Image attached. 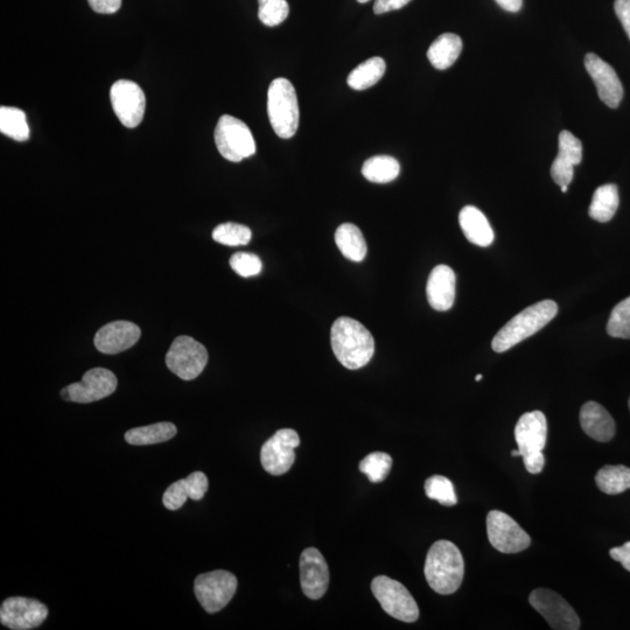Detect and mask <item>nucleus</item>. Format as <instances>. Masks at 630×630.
Listing matches in <instances>:
<instances>
[{
    "label": "nucleus",
    "mask_w": 630,
    "mask_h": 630,
    "mask_svg": "<svg viewBox=\"0 0 630 630\" xmlns=\"http://www.w3.org/2000/svg\"><path fill=\"white\" fill-rule=\"evenodd\" d=\"M331 343L336 359L350 370L367 366L375 353L373 335L352 318L341 317L334 322Z\"/></svg>",
    "instance_id": "obj_1"
},
{
    "label": "nucleus",
    "mask_w": 630,
    "mask_h": 630,
    "mask_svg": "<svg viewBox=\"0 0 630 630\" xmlns=\"http://www.w3.org/2000/svg\"><path fill=\"white\" fill-rule=\"evenodd\" d=\"M425 578L434 592L450 595L457 592L464 580L465 562L458 546L438 541L427 552Z\"/></svg>",
    "instance_id": "obj_2"
},
{
    "label": "nucleus",
    "mask_w": 630,
    "mask_h": 630,
    "mask_svg": "<svg viewBox=\"0 0 630 630\" xmlns=\"http://www.w3.org/2000/svg\"><path fill=\"white\" fill-rule=\"evenodd\" d=\"M558 305L552 300H543L525 308L504 325L495 335L492 348L496 353L507 352L518 343L541 331L556 317Z\"/></svg>",
    "instance_id": "obj_3"
},
{
    "label": "nucleus",
    "mask_w": 630,
    "mask_h": 630,
    "mask_svg": "<svg viewBox=\"0 0 630 630\" xmlns=\"http://www.w3.org/2000/svg\"><path fill=\"white\" fill-rule=\"evenodd\" d=\"M515 439L527 471L530 474L542 473L545 465L543 450L548 439V422L544 413H524L516 424Z\"/></svg>",
    "instance_id": "obj_4"
},
{
    "label": "nucleus",
    "mask_w": 630,
    "mask_h": 630,
    "mask_svg": "<svg viewBox=\"0 0 630 630\" xmlns=\"http://www.w3.org/2000/svg\"><path fill=\"white\" fill-rule=\"evenodd\" d=\"M268 115L273 131L283 139L296 135L299 126V104L293 84L279 77L268 91Z\"/></svg>",
    "instance_id": "obj_5"
},
{
    "label": "nucleus",
    "mask_w": 630,
    "mask_h": 630,
    "mask_svg": "<svg viewBox=\"0 0 630 630\" xmlns=\"http://www.w3.org/2000/svg\"><path fill=\"white\" fill-rule=\"evenodd\" d=\"M215 144L221 156L233 163H240L256 153V142L249 126L230 115H223L217 122Z\"/></svg>",
    "instance_id": "obj_6"
},
{
    "label": "nucleus",
    "mask_w": 630,
    "mask_h": 630,
    "mask_svg": "<svg viewBox=\"0 0 630 630\" xmlns=\"http://www.w3.org/2000/svg\"><path fill=\"white\" fill-rule=\"evenodd\" d=\"M371 591L392 618L403 622H415L419 618V608L411 593L403 584L387 576L376 577L371 583Z\"/></svg>",
    "instance_id": "obj_7"
},
{
    "label": "nucleus",
    "mask_w": 630,
    "mask_h": 630,
    "mask_svg": "<svg viewBox=\"0 0 630 630\" xmlns=\"http://www.w3.org/2000/svg\"><path fill=\"white\" fill-rule=\"evenodd\" d=\"M237 578L223 570L200 574L195 579L194 593L207 613L214 614L226 607L237 591Z\"/></svg>",
    "instance_id": "obj_8"
},
{
    "label": "nucleus",
    "mask_w": 630,
    "mask_h": 630,
    "mask_svg": "<svg viewBox=\"0 0 630 630\" xmlns=\"http://www.w3.org/2000/svg\"><path fill=\"white\" fill-rule=\"evenodd\" d=\"M208 362V352L202 343L191 336L182 335L175 339L166 355V366L184 381L198 377Z\"/></svg>",
    "instance_id": "obj_9"
},
{
    "label": "nucleus",
    "mask_w": 630,
    "mask_h": 630,
    "mask_svg": "<svg viewBox=\"0 0 630 630\" xmlns=\"http://www.w3.org/2000/svg\"><path fill=\"white\" fill-rule=\"evenodd\" d=\"M117 385V377L112 371L94 368L83 375L81 382L70 384L62 389L61 397L68 402L93 403L114 394Z\"/></svg>",
    "instance_id": "obj_10"
},
{
    "label": "nucleus",
    "mask_w": 630,
    "mask_h": 630,
    "mask_svg": "<svg viewBox=\"0 0 630 630\" xmlns=\"http://www.w3.org/2000/svg\"><path fill=\"white\" fill-rule=\"evenodd\" d=\"M487 535L493 548L502 553H518L528 549L531 538L518 523L500 510L489 511Z\"/></svg>",
    "instance_id": "obj_11"
},
{
    "label": "nucleus",
    "mask_w": 630,
    "mask_h": 630,
    "mask_svg": "<svg viewBox=\"0 0 630 630\" xmlns=\"http://www.w3.org/2000/svg\"><path fill=\"white\" fill-rule=\"evenodd\" d=\"M300 445L299 434L292 429H282L265 441L261 450V462L266 472L280 476L290 471L296 461L294 450Z\"/></svg>",
    "instance_id": "obj_12"
},
{
    "label": "nucleus",
    "mask_w": 630,
    "mask_h": 630,
    "mask_svg": "<svg viewBox=\"0 0 630 630\" xmlns=\"http://www.w3.org/2000/svg\"><path fill=\"white\" fill-rule=\"evenodd\" d=\"M112 109L126 128L133 129L142 123L146 98L142 88L136 82L119 80L110 89Z\"/></svg>",
    "instance_id": "obj_13"
},
{
    "label": "nucleus",
    "mask_w": 630,
    "mask_h": 630,
    "mask_svg": "<svg viewBox=\"0 0 630 630\" xmlns=\"http://www.w3.org/2000/svg\"><path fill=\"white\" fill-rule=\"evenodd\" d=\"M529 602L552 629L577 630L580 628L579 616L556 592L548 588H537L531 592Z\"/></svg>",
    "instance_id": "obj_14"
},
{
    "label": "nucleus",
    "mask_w": 630,
    "mask_h": 630,
    "mask_svg": "<svg viewBox=\"0 0 630 630\" xmlns=\"http://www.w3.org/2000/svg\"><path fill=\"white\" fill-rule=\"evenodd\" d=\"M48 608L35 599L13 597L0 608V622L13 630L38 628L47 619Z\"/></svg>",
    "instance_id": "obj_15"
},
{
    "label": "nucleus",
    "mask_w": 630,
    "mask_h": 630,
    "mask_svg": "<svg viewBox=\"0 0 630 630\" xmlns=\"http://www.w3.org/2000/svg\"><path fill=\"white\" fill-rule=\"evenodd\" d=\"M301 590L307 598L319 600L329 586V569L324 556L315 548H308L300 557Z\"/></svg>",
    "instance_id": "obj_16"
},
{
    "label": "nucleus",
    "mask_w": 630,
    "mask_h": 630,
    "mask_svg": "<svg viewBox=\"0 0 630 630\" xmlns=\"http://www.w3.org/2000/svg\"><path fill=\"white\" fill-rule=\"evenodd\" d=\"M585 68L598 89L600 100L609 108H618L623 98V87L615 70L593 53L585 56Z\"/></svg>",
    "instance_id": "obj_17"
},
{
    "label": "nucleus",
    "mask_w": 630,
    "mask_h": 630,
    "mask_svg": "<svg viewBox=\"0 0 630 630\" xmlns=\"http://www.w3.org/2000/svg\"><path fill=\"white\" fill-rule=\"evenodd\" d=\"M140 334V328L133 322L114 321L96 333L94 343L98 352L118 354L135 346Z\"/></svg>",
    "instance_id": "obj_18"
},
{
    "label": "nucleus",
    "mask_w": 630,
    "mask_h": 630,
    "mask_svg": "<svg viewBox=\"0 0 630 630\" xmlns=\"http://www.w3.org/2000/svg\"><path fill=\"white\" fill-rule=\"evenodd\" d=\"M559 152L551 166V177L559 187L569 186L573 180L574 166L583 159V144L570 131H562L558 138Z\"/></svg>",
    "instance_id": "obj_19"
},
{
    "label": "nucleus",
    "mask_w": 630,
    "mask_h": 630,
    "mask_svg": "<svg viewBox=\"0 0 630 630\" xmlns=\"http://www.w3.org/2000/svg\"><path fill=\"white\" fill-rule=\"evenodd\" d=\"M455 284H457V278L450 266L438 265L432 270L427 280L426 294L433 310L445 312L452 308L455 300Z\"/></svg>",
    "instance_id": "obj_20"
},
{
    "label": "nucleus",
    "mask_w": 630,
    "mask_h": 630,
    "mask_svg": "<svg viewBox=\"0 0 630 630\" xmlns=\"http://www.w3.org/2000/svg\"><path fill=\"white\" fill-rule=\"evenodd\" d=\"M580 425L588 437L607 443L615 436V422L609 412L597 402H587L580 410Z\"/></svg>",
    "instance_id": "obj_21"
},
{
    "label": "nucleus",
    "mask_w": 630,
    "mask_h": 630,
    "mask_svg": "<svg viewBox=\"0 0 630 630\" xmlns=\"http://www.w3.org/2000/svg\"><path fill=\"white\" fill-rule=\"evenodd\" d=\"M459 222L467 240L478 247L487 248L494 242V231L487 217L473 206L462 208Z\"/></svg>",
    "instance_id": "obj_22"
},
{
    "label": "nucleus",
    "mask_w": 630,
    "mask_h": 630,
    "mask_svg": "<svg viewBox=\"0 0 630 630\" xmlns=\"http://www.w3.org/2000/svg\"><path fill=\"white\" fill-rule=\"evenodd\" d=\"M462 51V40L454 33L441 34L427 51V58L431 65L439 70H445L454 65Z\"/></svg>",
    "instance_id": "obj_23"
},
{
    "label": "nucleus",
    "mask_w": 630,
    "mask_h": 630,
    "mask_svg": "<svg viewBox=\"0 0 630 630\" xmlns=\"http://www.w3.org/2000/svg\"><path fill=\"white\" fill-rule=\"evenodd\" d=\"M335 242L341 254L349 261L362 262L367 256V242L362 231L352 223H343L336 230Z\"/></svg>",
    "instance_id": "obj_24"
},
{
    "label": "nucleus",
    "mask_w": 630,
    "mask_h": 630,
    "mask_svg": "<svg viewBox=\"0 0 630 630\" xmlns=\"http://www.w3.org/2000/svg\"><path fill=\"white\" fill-rule=\"evenodd\" d=\"M619 202V191L616 185L600 186L593 194L588 214L595 221L601 223L609 222L613 219L616 210H618Z\"/></svg>",
    "instance_id": "obj_25"
},
{
    "label": "nucleus",
    "mask_w": 630,
    "mask_h": 630,
    "mask_svg": "<svg viewBox=\"0 0 630 630\" xmlns=\"http://www.w3.org/2000/svg\"><path fill=\"white\" fill-rule=\"evenodd\" d=\"M175 434H177V426L164 422L136 427L125 433V440L135 446L154 445L173 439Z\"/></svg>",
    "instance_id": "obj_26"
},
{
    "label": "nucleus",
    "mask_w": 630,
    "mask_h": 630,
    "mask_svg": "<svg viewBox=\"0 0 630 630\" xmlns=\"http://www.w3.org/2000/svg\"><path fill=\"white\" fill-rule=\"evenodd\" d=\"M387 65L382 58H371L361 63L348 75V86L354 90L374 87L382 79Z\"/></svg>",
    "instance_id": "obj_27"
},
{
    "label": "nucleus",
    "mask_w": 630,
    "mask_h": 630,
    "mask_svg": "<svg viewBox=\"0 0 630 630\" xmlns=\"http://www.w3.org/2000/svg\"><path fill=\"white\" fill-rule=\"evenodd\" d=\"M401 165L390 156L371 157L363 164L362 174L374 184H388L398 178Z\"/></svg>",
    "instance_id": "obj_28"
},
{
    "label": "nucleus",
    "mask_w": 630,
    "mask_h": 630,
    "mask_svg": "<svg viewBox=\"0 0 630 630\" xmlns=\"http://www.w3.org/2000/svg\"><path fill=\"white\" fill-rule=\"evenodd\" d=\"M595 482L602 493L621 494L630 489V468L622 465L604 466L595 475Z\"/></svg>",
    "instance_id": "obj_29"
},
{
    "label": "nucleus",
    "mask_w": 630,
    "mask_h": 630,
    "mask_svg": "<svg viewBox=\"0 0 630 630\" xmlns=\"http://www.w3.org/2000/svg\"><path fill=\"white\" fill-rule=\"evenodd\" d=\"M0 132L17 142H26L30 138V126L25 112L18 108H0Z\"/></svg>",
    "instance_id": "obj_30"
},
{
    "label": "nucleus",
    "mask_w": 630,
    "mask_h": 630,
    "mask_svg": "<svg viewBox=\"0 0 630 630\" xmlns=\"http://www.w3.org/2000/svg\"><path fill=\"white\" fill-rule=\"evenodd\" d=\"M425 493L429 499L437 501L443 506L452 507L458 503L452 481L443 475H433L427 479L425 481Z\"/></svg>",
    "instance_id": "obj_31"
},
{
    "label": "nucleus",
    "mask_w": 630,
    "mask_h": 630,
    "mask_svg": "<svg viewBox=\"0 0 630 630\" xmlns=\"http://www.w3.org/2000/svg\"><path fill=\"white\" fill-rule=\"evenodd\" d=\"M392 458L384 452H374L360 462V471L368 476L369 481L380 483L388 478Z\"/></svg>",
    "instance_id": "obj_32"
},
{
    "label": "nucleus",
    "mask_w": 630,
    "mask_h": 630,
    "mask_svg": "<svg viewBox=\"0 0 630 630\" xmlns=\"http://www.w3.org/2000/svg\"><path fill=\"white\" fill-rule=\"evenodd\" d=\"M214 241L229 247L247 245L251 240V230L243 224L228 222L220 224L213 231Z\"/></svg>",
    "instance_id": "obj_33"
},
{
    "label": "nucleus",
    "mask_w": 630,
    "mask_h": 630,
    "mask_svg": "<svg viewBox=\"0 0 630 630\" xmlns=\"http://www.w3.org/2000/svg\"><path fill=\"white\" fill-rule=\"evenodd\" d=\"M607 333L612 338L630 339V297L613 308L607 324Z\"/></svg>",
    "instance_id": "obj_34"
},
{
    "label": "nucleus",
    "mask_w": 630,
    "mask_h": 630,
    "mask_svg": "<svg viewBox=\"0 0 630 630\" xmlns=\"http://www.w3.org/2000/svg\"><path fill=\"white\" fill-rule=\"evenodd\" d=\"M258 18L265 26H278L289 17L290 7L286 0H258Z\"/></svg>",
    "instance_id": "obj_35"
},
{
    "label": "nucleus",
    "mask_w": 630,
    "mask_h": 630,
    "mask_svg": "<svg viewBox=\"0 0 630 630\" xmlns=\"http://www.w3.org/2000/svg\"><path fill=\"white\" fill-rule=\"evenodd\" d=\"M193 490L191 483L186 479L174 482L167 488L163 503L168 510H178L186 503L188 497L192 499Z\"/></svg>",
    "instance_id": "obj_36"
},
{
    "label": "nucleus",
    "mask_w": 630,
    "mask_h": 630,
    "mask_svg": "<svg viewBox=\"0 0 630 630\" xmlns=\"http://www.w3.org/2000/svg\"><path fill=\"white\" fill-rule=\"evenodd\" d=\"M230 266L237 275L244 278L259 275L263 268L261 259L256 255L247 254V252H237L230 258Z\"/></svg>",
    "instance_id": "obj_37"
},
{
    "label": "nucleus",
    "mask_w": 630,
    "mask_h": 630,
    "mask_svg": "<svg viewBox=\"0 0 630 630\" xmlns=\"http://www.w3.org/2000/svg\"><path fill=\"white\" fill-rule=\"evenodd\" d=\"M187 480L191 483L193 495L192 500L200 501L207 493L209 482L205 473L194 472L187 476Z\"/></svg>",
    "instance_id": "obj_38"
},
{
    "label": "nucleus",
    "mask_w": 630,
    "mask_h": 630,
    "mask_svg": "<svg viewBox=\"0 0 630 630\" xmlns=\"http://www.w3.org/2000/svg\"><path fill=\"white\" fill-rule=\"evenodd\" d=\"M88 3L96 13L114 14L122 6V0H88Z\"/></svg>",
    "instance_id": "obj_39"
},
{
    "label": "nucleus",
    "mask_w": 630,
    "mask_h": 630,
    "mask_svg": "<svg viewBox=\"0 0 630 630\" xmlns=\"http://www.w3.org/2000/svg\"><path fill=\"white\" fill-rule=\"evenodd\" d=\"M614 10L630 39V0H615Z\"/></svg>",
    "instance_id": "obj_40"
},
{
    "label": "nucleus",
    "mask_w": 630,
    "mask_h": 630,
    "mask_svg": "<svg viewBox=\"0 0 630 630\" xmlns=\"http://www.w3.org/2000/svg\"><path fill=\"white\" fill-rule=\"evenodd\" d=\"M411 0H376L374 4L375 14H384L391 11L402 9L408 5Z\"/></svg>",
    "instance_id": "obj_41"
},
{
    "label": "nucleus",
    "mask_w": 630,
    "mask_h": 630,
    "mask_svg": "<svg viewBox=\"0 0 630 630\" xmlns=\"http://www.w3.org/2000/svg\"><path fill=\"white\" fill-rule=\"evenodd\" d=\"M609 555H611L615 562L621 563V565L630 572V542L619 546V548L611 549Z\"/></svg>",
    "instance_id": "obj_42"
},
{
    "label": "nucleus",
    "mask_w": 630,
    "mask_h": 630,
    "mask_svg": "<svg viewBox=\"0 0 630 630\" xmlns=\"http://www.w3.org/2000/svg\"><path fill=\"white\" fill-rule=\"evenodd\" d=\"M495 2L508 12H518L523 5V0H495Z\"/></svg>",
    "instance_id": "obj_43"
},
{
    "label": "nucleus",
    "mask_w": 630,
    "mask_h": 630,
    "mask_svg": "<svg viewBox=\"0 0 630 630\" xmlns=\"http://www.w3.org/2000/svg\"><path fill=\"white\" fill-rule=\"evenodd\" d=\"M511 455H513V457H515V458H518V457L522 458V453H521L520 450H518V448H517V450L511 451Z\"/></svg>",
    "instance_id": "obj_44"
},
{
    "label": "nucleus",
    "mask_w": 630,
    "mask_h": 630,
    "mask_svg": "<svg viewBox=\"0 0 630 630\" xmlns=\"http://www.w3.org/2000/svg\"><path fill=\"white\" fill-rule=\"evenodd\" d=\"M482 380V375H478L475 377L476 382H480Z\"/></svg>",
    "instance_id": "obj_45"
},
{
    "label": "nucleus",
    "mask_w": 630,
    "mask_h": 630,
    "mask_svg": "<svg viewBox=\"0 0 630 630\" xmlns=\"http://www.w3.org/2000/svg\"><path fill=\"white\" fill-rule=\"evenodd\" d=\"M357 2H359L360 4H366L370 2V0H357Z\"/></svg>",
    "instance_id": "obj_46"
},
{
    "label": "nucleus",
    "mask_w": 630,
    "mask_h": 630,
    "mask_svg": "<svg viewBox=\"0 0 630 630\" xmlns=\"http://www.w3.org/2000/svg\"><path fill=\"white\" fill-rule=\"evenodd\" d=\"M560 188H562V192L563 193H566L567 192V188H569V186H563V187H560Z\"/></svg>",
    "instance_id": "obj_47"
},
{
    "label": "nucleus",
    "mask_w": 630,
    "mask_h": 630,
    "mask_svg": "<svg viewBox=\"0 0 630 630\" xmlns=\"http://www.w3.org/2000/svg\"><path fill=\"white\" fill-rule=\"evenodd\" d=\"M628 405H629V410H630V398H629V403H628Z\"/></svg>",
    "instance_id": "obj_48"
}]
</instances>
